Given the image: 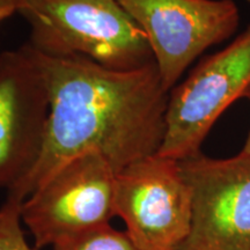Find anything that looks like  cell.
Instances as JSON below:
<instances>
[{
    "mask_svg": "<svg viewBox=\"0 0 250 250\" xmlns=\"http://www.w3.org/2000/svg\"><path fill=\"white\" fill-rule=\"evenodd\" d=\"M50 96L39 160L8 195L24 201L71 159L96 151L121 171L160 149L169 93L155 62L133 71L104 67L83 56L37 52Z\"/></svg>",
    "mask_w": 250,
    "mask_h": 250,
    "instance_id": "1",
    "label": "cell"
},
{
    "mask_svg": "<svg viewBox=\"0 0 250 250\" xmlns=\"http://www.w3.org/2000/svg\"><path fill=\"white\" fill-rule=\"evenodd\" d=\"M31 48L46 57L83 56L116 71L154 62L145 34L118 0H22Z\"/></svg>",
    "mask_w": 250,
    "mask_h": 250,
    "instance_id": "2",
    "label": "cell"
},
{
    "mask_svg": "<svg viewBox=\"0 0 250 250\" xmlns=\"http://www.w3.org/2000/svg\"><path fill=\"white\" fill-rule=\"evenodd\" d=\"M117 171L96 151L71 159L24 199L21 219L36 248L110 224Z\"/></svg>",
    "mask_w": 250,
    "mask_h": 250,
    "instance_id": "3",
    "label": "cell"
},
{
    "mask_svg": "<svg viewBox=\"0 0 250 250\" xmlns=\"http://www.w3.org/2000/svg\"><path fill=\"white\" fill-rule=\"evenodd\" d=\"M250 88V26L230 44L197 64L169 92L158 154L181 161L201 153L215 122Z\"/></svg>",
    "mask_w": 250,
    "mask_h": 250,
    "instance_id": "4",
    "label": "cell"
},
{
    "mask_svg": "<svg viewBox=\"0 0 250 250\" xmlns=\"http://www.w3.org/2000/svg\"><path fill=\"white\" fill-rule=\"evenodd\" d=\"M145 34L168 93L203 52L234 35V0H118Z\"/></svg>",
    "mask_w": 250,
    "mask_h": 250,
    "instance_id": "5",
    "label": "cell"
},
{
    "mask_svg": "<svg viewBox=\"0 0 250 250\" xmlns=\"http://www.w3.org/2000/svg\"><path fill=\"white\" fill-rule=\"evenodd\" d=\"M114 208L140 250H179L191 228V191L180 162L158 153L118 171Z\"/></svg>",
    "mask_w": 250,
    "mask_h": 250,
    "instance_id": "6",
    "label": "cell"
},
{
    "mask_svg": "<svg viewBox=\"0 0 250 250\" xmlns=\"http://www.w3.org/2000/svg\"><path fill=\"white\" fill-rule=\"evenodd\" d=\"M191 191V228L179 250H250V156L203 153L181 160Z\"/></svg>",
    "mask_w": 250,
    "mask_h": 250,
    "instance_id": "7",
    "label": "cell"
},
{
    "mask_svg": "<svg viewBox=\"0 0 250 250\" xmlns=\"http://www.w3.org/2000/svg\"><path fill=\"white\" fill-rule=\"evenodd\" d=\"M50 96L39 56L26 43L0 54V188L29 174L44 143Z\"/></svg>",
    "mask_w": 250,
    "mask_h": 250,
    "instance_id": "8",
    "label": "cell"
},
{
    "mask_svg": "<svg viewBox=\"0 0 250 250\" xmlns=\"http://www.w3.org/2000/svg\"><path fill=\"white\" fill-rule=\"evenodd\" d=\"M52 248L54 250H140L126 233L115 229L110 224L65 240Z\"/></svg>",
    "mask_w": 250,
    "mask_h": 250,
    "instance_id": "9",
    "label": "cell"
},
{
    "mask_svg": "<svg viewBox=\"0 0 250 250\" xmlns=\"http://www.w3.org/2000/svg\"><path fill=\"white\" fill-rule=\"evenodd\" d=\"M23 201L7 195L0 208V250H36L28 245L21 227Z\"/></svg>",
    "mask_w": 250,
    "mask_h": 250,
    "instance_id": "10",
    "label": "cell"
},
{
    "mask_svg": "<svg viewBox=\"0 0 250 250\" xmlns=\"http://www.w3.org/2000/svg\"><path fill=\"white\" fill-rule=\"evenodd\" d=\"M22 0H0V23L20 11Z\"/></svg>",
    "mask_w": 250,
    "mask_h": 250,
    "instance_id": "11",
    "label": "cell"
},
{
    "mask_svg": "<svg viewBox=\"0 0 250 250\" xmlns=\"http://www.w3.org/2000/svg\"><path fill=\"white\" fill-rule=\"evenodd\" d=\"M245 98L250 102V88H249L248 92H247ZM240 152H241L242 154H246V155H249L250 156V130H249V132H248V136H247V139H246V142H245V145H243V148Z\"/></svg>",
    "mask_w": 250,
    "mask_h": 250,
    "instance_id": "12",
    "label": "cell"
},
{
    "mask_svg": "<svg viewBox=\"0 0 250 250\" xmlns=\"http://www.w3.org/2000/svg\"><path fill=\"white\" fill-rule=\"evenodd\" d=\"M247 2H248V4L250 5V0H247Z\"/></svg>",
    "mask_w": 250,
    "mask_h": 250,
    "instance_id": "13",
    "label": "cell"
}]
</instances>
